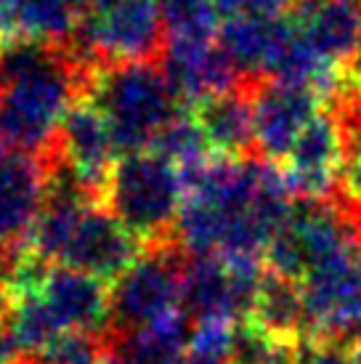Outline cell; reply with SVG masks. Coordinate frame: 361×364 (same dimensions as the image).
I'll list each match as a JSON object with an SVG mask.
<instances>
[{"label":"cell","instance_id":"1","mask_svg":"<svg viewBox=\"0 0 361 364\" xmlns=\"http://www.w3.org/2000/svg\"><path fill=\"white\" fill-rule=\"evenodd\" d=\"M162 61H122L96 70L88 96L107 114L117 152L149 149L157 133L186 107Z\"/></svg>","mask_w":361,"mask_h":364},{"label":"cell","instance_id":"2","mask_svg":"<svg viewBox=\"0 0 361 364\" xmlns=\"http://www.w3.org/2000/svg\"><path fill=\"white\" fill-rule=\"evenodd\" d=\"M183 194L178 168L168 157L144 149L114 162L104 205L149 247L178 240Z\"/></svg>","mask_w":361,"mask_h":364},{"label":"cell","instance_id":"3","mask_svg":"<svg viewBox=\"0 0 361 364\" xmlns=\"http://www.w3.org/2000/svg\"><path fill=\"white\" fill-rule=\"evenodd\" d=\"M75 59L85 64L162 61L168 32L160 0H117L109 9L80 16L75 35L64 43Z\"/></svg>","mask_w":361,"mask_h":364},{"label":"cell","instance_id":"4","mask_svg":"<svg viewBox=\"0 0 361 364\" xmlns=\"http://www.w3.org/2000/svg\"><path fill=\"white\" fill-rule=\"evenodd\" d=\"M189 253L178 240L144 247L139 261L114 279L109 293V333H131L180 306Z\"/></svg>","mask_w":361,"mask_h":364},{"label":"cell","instance_id":"5","mask_svg":"<svg viewBox=\"0 0 361 364\" xmlns=\"http://www.w3.org/2000/svg\"><path fill=\"white\" fill-rule=\"evenodd\" d=\"M306 335L313 341L353 343L361 338V237L303 277Z\"/></svg>","mask_w":361,"mask_h":364},{"label":"cell","instance_id":"6","mask_svg":"<svg viewBox=\"0 0 361 364\" xmlns=\"http://www.w3.org/2000/svg\"><path fill=\"white\" fill-rule=\"evenodd\" d=\"M59 149L67 171L90 197V203L104 205L114 168V136L109 120L90 96L75 99L59 128Z\"/></svg>","mask_w":361,"mask_h":364},{"label":"cell","instance_id":"7","mask_svg":"<svg viewBox=\"0 0 361 364\" xmlns=\"http://www.w3.org/2000/svg\"><path fill=\"white\" fill-rule=\"evenodd\" d=\"M61 162L11 146L0 160V250L11 258L27 245Z\"/></svg>","mask_w":361,"mask_h":364},{"label":"cell","instance_id":"8","mask_svg":"<svg viewBox=\"0 0 361 364\" xmlns=\"http://www.w3.org/2000/svg\"><path fill=\"white\" fill-rule=\"evenodd\" d=\"M345 160V133L330 104L321 107L284 157V181L295 200H332Z\"/></svg>","mask_w":361,"mask_h":364},{"label":"cell","instance_id":"9","mask_svg":"<svg viewBox=\"0 0 361 364\" xmlns=\"http://www.w3.org/2000/svg\"><path fill=\"white\" fill-rule=\"evenodd\" d=\"M321 96L303 82L255 77L252 107H255V146L269 162L284 160L295 146L303 128L321 109Z\"/></svg>","mask_w":361,"mask_h":364},{"label":"cell","instance_id":"10","mask_svg":"<svg viewBox=\"0 0 361 364\" xmlns=\"http://www.w3.org/2000/svg\"><path fill=\"white\" fill-rule=\"evenodd\" d=\"M144 253V242L107 205H88L61 253L64 266L114 282Z\"/></svg>","mask_w":361,"mask_h":364},{"label":"cell","instance_id":"11","mask_svg":"<svg viewBox=\"0 0 361 364\" xmlns=\"http://www.w3.org/2000/svg\"><path fill=\"white\" fill-rule=\"evenodd\" d=\"M162 64L186 107L234 91L244 77L234 56L215 41H168Z\"/></svg>","mask_w":361,"mask_h":364},{"label":"cell","instance_id":"12","mask_svg":"<svg viewBox=\"0 0 361 364\" xmlns=\"http://www.w3.org/2000/svg\"><path fill=\"white\" fill-rule=\"evenodd\" d=\"M324 61L351 70L361 51V0H301L287 14Z\"/></svg>","mask_w":361,"mask_h":364},{"label":"cell","instance_id":"13","mask_svg":"<svg viewBox=\"0 0 361 364\" xmlns=\"http://www.w3.org/2000/svg\"><path fill=\"white\" fill-rule=\"evenodd\" d=\"M41 298L56 316L61 330L109 333V293L104 279L72 266H50L41 284Z\"/></svg>","mask_w":361,"mask_h":364},{"label":"cell","instance_id":"14","mask_svg":"<svg viewBox=\"0 0 361 364\" xmlns=\"http://www.w3.org/2000/svg\"><path fill=\"white\" fill-rule=\"evenodd\" d=\"M252 80L244 75L239 88L221 96H210L191 104V112L208 136L212 154L223 157H250L255 146V107H252Z\"/></svg>","mask_w":361,"mask_h":364},{"label":"cell","instance_id":"15","mask_svg":"<svg viewBox=\"0 0 361 364\" xmlns=\"http://www.w3.org/2000/svg\"><path fill=\"white\" fill-rule=\"evenodd\" d=\"M77 21L64 0H0V51L21 41L64 46Z\"/></svg>","mask_w":361,"mask_h":364},{"label":"cell","instance_id":"16","mask_svg":"<svg viewBox=\"0 0 361 364\" xmlns=\"http://www.w3.org/2000/svg\"><path fill=\"white\" fill-rule=\"evenodd\" d=\"M261 330L284 343H301L306 335V301L303 284L298 279L281 277L276 272L261 274V284L255 293V304L247 316Z\"/></svg>","mask_w":361,"mask_h":364},{"label":"cell","instance_id":"17","mask_svg":"<svg viewBox=\"0 0 361 364\" xmlns=\"http://www.w3.org/2000/svg\"><path fill=\"white\" fill-rule=\"evenodd\" d=\"M284 38V19L229 16L221 27V46L250 77H271Z\"/></svg>","mask_w":361,"mask_h":364},{"label":"cell","instance_id":"18","mask_svg":"<svg viewBox=\"0 0 361 364\" xmlns=\"http://www.w3.org/2000/svg\"><path fill=\"white\" fill-rule=\"evenodd\" d=\"M151 152L162 154L178 168L180 173H189L194 168H200L202 162H208L212 157V149L208 144V136L202 131V125L197 122L191 107L183 109L173 117L149 146Z\"/></svg>","mask_w":361,"mask_h":364},{"label":"cell","instance_id":"19","mask_svg":"<svg viewBox=\"0 0 361 364\" xmlns=\"http://www.w3.org/2000/svg\"><path fill=\"white\" fill-rule=\"evenodd\" d=\"M168 41H212L221 9L215 0H160Z\"/></svg>","mask_w":361,"mask_h":364},{"label":"cell","instance_id":"20","mask_svg":"<svg viewBox=\"0 0 361 364\" xmlns=\"http://www.w3.org/2000/svg\"><path fill=\"white\" fill-rule=\"evenodd\" d=\"M104 356V335L64 330L48 343L32 351L30 364H101Z\"/></svg>","mask_w":361,"mask_h":364},{"label":"cell","instance_id":"21","mask_svg":"<svg viewBox=\"0 0 361 364\" xmlns=\"http://www.w3.org/2000/svg\"><path fill=\"white\" fill-rule=\"evenodd\" d=\"M284 346V341H276L255 322L244 319L234 330V343L226 364H274Z\"/></svg>","mask_w":361,"mask_h":364},{"label":"cell","instance_id":"22","mask_svg":"<svg viewBox=\"0 0 361 364\" xmlns=\"http://www.w3.org/2000/svg\"><path fill=\"white\" fill-rule=\"evenodd\" d=\"M239 322H229V319H197L191 327L189 351L197 359L212 364L229 362V351L234 343V330Z\"/></svg>","mask_w":361,"mask_h":364},{"label":"cell","instance_id":"23","mask_svg":"<svg viewBox=\"0 0 361 364\" xmlns=\"http://www.w3.org/2000/svg\"><path fill=\"white\" fill-rule=\"evenodd\" d=\"M221 14L229 16H255V19H279L287 16L301 0H215Z\"/></svg>","mask_w":361,"mask_h":364},{"label":"cell","instance_id":"24","mask_svg":"<svg viewBox=\"0 0 361 364\" xmlns=\"http://www.w3.org/2000/svg\"><path fill=\"white\" fill-rule=\"evenodd\" d=\"M298 364H353L351 343L303 338L298 346Z\"/></svg>","mask_w":361,"mask_h":364},{"label":"cell","instance_id":"25","mask_svg":"<svg viewBox=\"0 0 361 364\" xmlns=\"http://www.w3.org/2000/svg\"><path fill=\"white\" fill-rule=\"evenodd\" d=\"M24 356H27V348L21 346L9 311L6 316H0V364H21Z\"/></svg>","mask_w":361,"mask_h":364},{"label":"cell","instance_id":"26","mask_svg":"<svg viewBox=\"0 0 361 364\" xmlns=\"http://www.w3.org/2000/svg\"><path fill=\"white\" fill-rule=\"evenodd\" d=\"M64 3H67L77 16H85V14L93 9V0H64Z\"/></svg>","mask_w":361,"mask_h":364},{"label":"cell","instance_id":"27","mask_svg":"<svg viewBox=\"0 0 361 364\" xmlns=\"http://www.w3.org/2000/svg\"><path fill=\"white\" fill-rule=\"evenodd\" d=\"M11 311V295L6 290V284L0 282V316H6Z\"/></svg>","mask_w":361,"mask_h":364},{"label":"cell","instance_id":"28","mask_svg":"<svg viewBox=\"0 0 361 364\" xmlns=\"http://www.w3.org/2000/svg\"><path fill=\"white\" fill-rule=\"evenodd\" d=\"M351 356H353V364H361V338H356L351 343Z\"/></svg>","mask_w":361,"mask_h":364},{"label":"cell","instance_id":"29","mask_svg":"<svg viewBox=\"0 0 361 364\" xmlns=\"http://www.w3.org/2000/svg\"><path fill=\"white\" fill-rule=\"evenodd\" d=\"M176 364H212V362H205V359H197V356L186 354V356H180V359Z\"/></svg>","mask_w":361,"mask_h":364},{"label":"cell","instance_id":"30","mask_svg":"<svg viewBox=\"0 0 361 364\" xmlns=\"http://www.w3.org/2000/svg\"><path fill=\"white\" fill-rule=\"evenodd\" d=\"M348 72H351V75H356V77H361V51H359V59H356V64H353Z\"/></svg>","mask_w":361,"mask_h":364}]
</instances>
